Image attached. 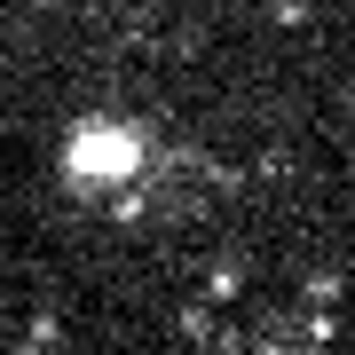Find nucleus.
I'll return each instance as SVG.
<instances>
[{
  "instance_id": "1",
  "label": "nucleus",
  "mask_w": 355,
  "mask_h": 355,
  "mask_svg": "<svg viewBox=\"0 0 355 355\" xmlns=\"http://www.w3.org/2000/svg\"><path fill=\"white\" fill-rule=\"evenodd\" d=\"M55 166H64V182L79 198H127V190H142V174H150V135H142L135 119H119V111H79L64 127Z\"/></svg>"
}]
</instances>
